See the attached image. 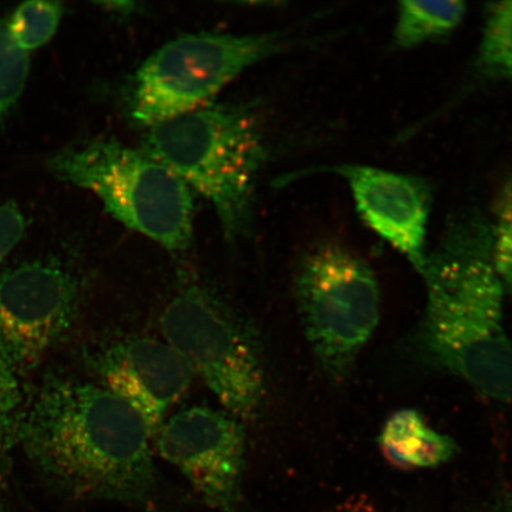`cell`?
Returning <instances> with one entry per match:
<instances>
[{
    "label": "cell",
    "mask_w": 512,
    "mask_h": 512,
    "mask_svg": "<svg viewBox=\"0 0 512 512\" xmlns=\"http://www.w3.org/2000/svg\"><path fill=\"white\" fill-rule=\"evenodd\" d=\"M151 437L101 384L54 376L25 402L18 447L68 497L145 507L157 489Z\"/></svg>",
    "instance_id": "6da1fadb"
},
{
    "label": "cell",
    "mask_w": 512,
    "mask_h": 512,
    "mask_svg": "<svg viewBox=\"0 0 512 512\" xmlns=\"http://www.w3.org/2000/svg\"><path fill=\"white\" fill-rule=\"evenodd\" d=\"M494 246L492 224L476 210L448 223L420 273L427 287L422 343L432 360L477 392L512 401V343L503 328Z\"/></svg>",
    "instance_id": "7a4b0ae2"
},
{
    "label": "cell",
    "mask_w": 512,
    "mask_h": 512,
    "mask_svg": "<svg viewBox=\"0 0 512 512\" xmlns=\"http://www.w3.org/2000/svg\"><path fill=\"white\" fill-rule=\"evenodd\" d=\"M147 130L143 150L207 198L229 241L245 235L268 152L255 106L207 104Z\"/></svg>",
    "instance_id": "3957f363"
},
{
    "label": "cell",
    "mask_w": 512,
    "mask_h": 512,
    "mask_svg": "<svg viewBox=\"0 0 512 512\" xmlns=\"http://www.w3.org/2000/svg\"><path fill=\"white\" fill-rule=\"evenodd\" d=\"M48 166L61 181L93 192L125 227L171 253L188 251L194 232L191 189L149 153L100 138L56 153Z\"/></svg>",
    "instance_id": "277c9868"
},
{
    "label": "cell",
    "mask_w": 512,
    "mask_h": 512,
    "mask_svg": "<svg viewBox=\"0 0 512 512\" xmlns=\"http://www.w3.org/2000/svg\"><path fill=\"white\" fill-rule=\"evenodd\" d=\"M160 326L165 342L202 377L228 413L258 418L266 383L258 335L219 293L185 280L165 306Z\"/></svg>",
    "instance_id": "5b68a950"
},
{
    "label": "cell",
    "mask_w": 512,
    "mask_h": 512,
    "mask_svg": "<svg viewBox=\"0 0 512 512\" xmlns=\"http://www.w3.org/2000/svg\"><path fill=\"white\" fill-rule=\"evenodd\" d=\"M297 44L290 32L232 35L201 32L164 44L134 74L128 112L146 128L207 105L248 68Z\"/></svg>",
    "instance_id": "8992f818"
},
{
    "label": "cell",
    "mask_w": 512,
    "mask_h": 512,
    "mask_svg": "<svg viewBox=\"0 0 512 512\" xmlns=\"http://www.w3.org/2000/svg\"><path fill=\"white\" fill-rule=\"evenodd\" d=\"M296 299L320 367L331 379L344 380L379 324L381 293L374 272L348 248L320 243L300 261Z\"/></svg>",
    "instance_id": "52a82bcc"
},
{
    "label": "cell",
    "mask_w": 512,
    "mask_h": 512,
    "mask_svg": "<svg viewBox=\"0 0 512 512\" xmlns=\"http://www.w3.org/2000/svg\"><path fill=\"white\" fill-rule=\"evenodd\" d=\"M78 275L55 259L0 273V357L21 376L67 336L78 315Z\"/></svg>",
    "instance_id": "ba28073f"
},
{
    "label": "cell",
    "mask_w": 512,
    "mask_h": 512,
    "mask_svg": "<svg viewBox=\"0 0 512 512\" xmlns=\"http://www.w3.org/2000/svg\"><path fill=\"white\" fill-rule=\"evenodd\" d=\"M157 434L160 456L181 471L210 508L238 509L246 467L241 420L228 412L195 406L176 413Z\"/></svg>",
    "instance_id": "9c48e42d"
},
{
    "label": "cell",
    "mask_w": 512,
    "mask_h": 512,
    "mask_svg": "<svg viewBox=\"0 0 512 512\" xmlns=\"http://www.w3.org/2000/svg\"><path fill=\"white\" fill-rule=\"evenodd\" d=\"M89 371L102 387L131 406L152 437L166 413L187 392L194 371L168 343L150 337H125L86 351Z\"/></svg>",
    "instance_id": "30bf717a"
},
{
    "label": "cell",
    "mask_w": 512,
    "mask_h": 512,
    "mask_svg": "<svg viewBox=\"0 0 512 512\" xmlns=\"http://www.w3.org/2000/svg\"><path fill=\"white\" fill-rule=\"evenodd\" d=\"M349 184L358 213L368 227L407 256L419 273L427 254L425 240L430 190L418 177L364 165L331 169Z\"/></svg>",
    "instance_id": "8fae6325"
},
{
    "label": "cell",
    "mask_w": 512,
    "mask_h": 512,
    "mask_svg": "<svg viewBox=\"0 0 512 512\" xmlns=\"http://www.w3.org/2000/svg\"><path fill=\"white\" fill-rule=\"evenodd\" d=\"M380 447L388 462L402 470L434 469L456 453L454 441L434 431L414 409L390 416L380 434Z\"/></svg>",
    "instance_id": "7c38bea8"
},
{
    "label": "cell",
    "mask_w": 512,
    "mask_h": 512,
    "mask_svg": "<svg viewBox=\"0 0 512 512\" xmlns=\"http://www.w3.org/2000/svg\"><path fill=\"white\" fill-rule=\"evenodd\" d=\"M466 14L463 2H401L393 32L394 44L412 49L458 28Z\"/></svg>",
    "instance_id": "4fadbf2b"
},
{
    "label": "cell",
    "mask_w": 512,
    "mask_h": 512,
    "mask_svg": "<svg viewBox=\"0 0 512 512\" xmlns=\"http://www.w3.org/2000/svg\"><path fill=\"white\" fill-rule=\"evenodd\" d=\"M476 70L486 80L512 81V2L491 4L486 11Z\"/></svg>",
    "instance_id": "5bb4252c"
},
{
    "label": "cell",
    "mask_w": 512,
    "mask_h": 512,
    "mask_svg": "<svg viewBox=\"0 0 512 512\" xmlns=\"http://www.w3.org/2000/svg\"><path fill=\"white\" fill-rule=\"evenodd\" d=\"M0 357V499L8 488L12 456L19 444L25 402L21 380Z\"/></svg>",
    "instance_id": "9a60e30c"
},
{
    "label": "cell",
    "mask_w": 512,
    "mask_h": 512,
    "mask_svg": "<svg viewBox=\"0 0 512 512\" xmlns=\"http://www.w3.org/2000/svg\"><path fill=\"white\" fill-rule=\"evenodd\" d=\"M63 12V5L59 2L24 3L6 21V27L18 48L28 54L54 37Z\"/></svg>",
    "instance_id": "2e32d148"
},
{
    "label": "cell",
    "mask_w": 512,
    "mask_h": 512,
    "mask_svg": "<svg viewBox=\"0 0 512 512\" xmlns=\"http://www.w3.org/2000/svg\"><path fill=\"white\" fill-rule=\"evenodd\" d=\"M29 68V54L12 40L6 21H0V118L21 98Z\"/></svg>",
    "instance_id": "e0dca14e"
},
{
    "label": "cell",
    "mask_w": 512,
    "mask_h": 512,
    "mask_svg": "<svg viewBox=\"0 0 512 512\" xmlns=\"http://www.w3.org/2000/svg\"><path fill=\"white\" fill-rule=\"evenodd\" d=\"M27 221L12 202H0V266L23 239Z\"/></svg>",
    "instance_id": "ac0fdd59"
},
{
    "label": "cell",
    "mask_w": 512,
    "mask_h": 512,
    "mask_svg": "<svg viewBox=\"0 0 512 512\" xmlns=\"http://www.w3.org/2000/svg\"><path fill=\"white\" fill-rule=\"evenodd\" d=\"M479 512H512V494L497 496Z\"/></svg>",
    "instance_id": "d6986e66"
},
{
    "label": "cell",
    "mask_w": 512,
    "mask_h": 512,
    "mask_svg": "<svg viewBox=\"0 0 512 512\" xmlns=\"http://www.w3.org/2000/svg\"><path fill=\"white\" fill-rule=\"evenodd\" d=\"M329 512H376L373 507L367 502L354 501L351 499L350 502L339 505V507L332 509Z\"/></svg>",
    "instance_id": "ffe728a7"
},
{
    "label": "cell",
    "mask_w": 512,
    "mask_h": 512,
    "mask_svg": "<svg viewBox=\"0 0 512 512\" xmlns=\"http://www.w3.org/2000/svg\"><path fill=\"white\" fill-rule=\"evenodd\" d=\"M104 6H107V8H110L107 10H111V11L115 12V14H120L121 16H123V15H127V14H133L134 6H136V4L128 3V2L108 3V4H104Z\"/></svg>",
    "instance_id": "44dd1931"
},
{
    "label": "cell",
    "mask_w": 512,
    "mask_h": 512,
    "mask_svg": "<svg viewBox=\"0 0 512 512\" xmlns=\"http://www.w3.org/2000/svg\"><path fill=\"white\" fill-rule=\"evenodd\" d=\"M510 291L512 292V287L510 288Z\"/></svg>",
    "instance_id": "7402d4cb"
}]
</instances>
